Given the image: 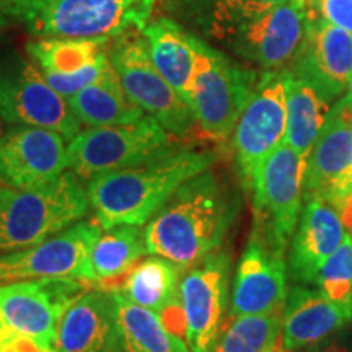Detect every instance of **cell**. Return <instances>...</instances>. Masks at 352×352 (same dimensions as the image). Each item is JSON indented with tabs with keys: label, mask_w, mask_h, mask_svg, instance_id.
Returning a JSON list of instances; mask_svg holds the SVG:
<instances>
[{
	"label": "cell",
	"mask_w": 352,
	"mask_h": 352,
	"mask_svg": "<svg viewBox=\"0 0 352 352\" xmlns=\"http://www.w3.org/2000/svg\"><path fill=\"white\" fill-rule=\"evenodd\" d=\"M118 305L122 352H191L188 342L166 327L155 311L113 292Z\"/></svg>",
	"instance_id": "4316f807"
},
{
	"label": "cell",
	"mask_w": 352,
	"mask_h": 352,
	"mask_svg": "<svg viewBox=\"0 0 352 352\" xmlns=\"http://www.w3.org/2000/svg\"><path fill=\"white\" fill-rule=\"evenodd\" d=\"M287 70L259 74L248 103L233 129V153L241 186L252 192L266 158L285 142L287 131Z\"/></svg>",
	"instance_id": "52a82bcc"
},
{
	"label": "cell",
	"mask_w": 352,
	"mask_h": 352,
	"mask_svg": "<svg viewBox=\"0 0 352 352\" xmlns=\"http://www.w3.org/2000/svg\"><path fill=\"white\" fill-rule=\"evenodd\" d=\"M307 158L283 142L266 158L253 184L254 226L287 248L302 214Z\"/></svg>",
	"instance_id": "7c38bea8"
},
{
	"label": "cell",
	"mask_w": 352,
	"mask_h": 352,
	"mask_svg": "<svg viewBox=\"0 0 352 352\" xmlns=\"http://www.w3.org/2000/svg\"><path fill=\"white\" fill-rule=\"evenodd\" d=\"M239 215V199L208 170L183 183L145 223L147 254L175 263L183 272L217 253Z\"/></svg>",
	"instance_id": "6da1fadb"
},
{
	"label": "cell",
	"mask_w": 352,
	"mask_h": 352,
	"mask_svg": "<svg viewBox=\"0 0 352 352\" xmlns=\"http://www.w3.org/2000/svg\"><path fill=\"white\" fill-rule=\"evenodd\" d=\"M155 0H0V12L33 38L108 43L151 20Z\"/></svg>",
	"instance_id": "3957f363"
},
{
	"label": "cell",
	"mask_w": 352,
	"mask_h": 352,
	"mask_svg": "<svg viewBox=\"0 0 352 352\" xmlns=\"http://www.w3.org/2000/svg\"><path fill=\"white\" fill-rule=\"evenodd\" d=\"M175 145L170 132L145 114L127 124L78 132L67 145V168L90 182L95 176L144 164Z\"/></svg>",
	"instance_id": "8992f818"
},
{
	"label": "cell",
	"mask_w": 352,
	"mask_h": 352,
	"mask_svg": "<svg viewBox=\"0 0 352 352\" xmlns=\"http://www.w3.org/2000/svg\"><path fill=\"white\" fill-rule=\"evenodd\" d=\"M346 230L336 209L320 197L305 201L297 228L290 239L289 271L292 279L315 283L324 263L340 248Z\"/></svg>",
	"instance_id": "44dd1931"
},
{
	"label": "cell",
	"mask_w": 352,
	"mask_h": 352,
	"mask_svg": "<svg viewBox=\"0 0 352 352\" xmlns=\"http://www.w3.org/2000/svg\"><path fill=\"white\" fill-rule=\"evenodd\" d=\"M230 283V256L217 252L183 272L179 300L184 340L191 352H214L226 323Z\"/></svg>",
	"instance_id": "4fadbf2b"
},
{
	"label": "cell",
	"mask_w": 352,
	"mask_h": 352,
	"mask_svg": "<svg viewBox=\"0 0 352 352\" xmlns=\"http://www.w3.org/2000/svg\"><path fill=\"white\" fill-rule=\"evenodd\" d=\"M126 95L135 107L160 122L170 134L184 138L196 124L195 114L182 95L158 72L142 34L116 39L108 52Z\"/></svg>",
	"instance_id": "30bf717a"
},
{
	"label": "cell",
	"mask_w": 352,
	"mask_h": 352,
	"mask_svg": "<svg viewBox=\"0 0 352 352\" xmlns=\"http://www.w3.org/2000/svg\"><path fill=\"white\" fill-rule=\"evenodd\" d=\"M103 41L41 38L26 44V54L41 69L44 78L65 100L100 80L111 67Z\"/></svg>",
	"instance_id": "ac0fdd59"
},
{
	"label": "cell",
	"mask_w": 352,
	"mask_h": 352,
	"mask_svg": "<svg viewBox=\"0 0 352 352\" xmlns=\"http://www.w3.org/2000/svg\"><path fill=\"white\" fill-rule=\"evenodd\" d=\"M331 206L336 209L338 215H340L346 233L352 236V192L340 197V199H336Z\"/></svg>",
	"instance_id": "1f68e13d"
},
{
	"label": "cell",
	"mask_w": 352,
	"mask_h": 352,
	"mask_svg": "<svg viewBox=\"0 0 352 352\" xmlns=\"http://www.w3.org/2000/svg\"><path fill=\"white\" fill-rule=\"evenodd\" d=\"M15 336V334H12L8 331V328L3 324V321L0 320V352H6L8 344H10L12 338Z\"/></svg>",
	"instance_id": "e575fe53"
},
{
	"label": "cell",
	"mask_w": 352,
	"mask_h": 352,
	"mask_svg": "<svg viewBox=\"0 0 352 352\" xmlns=\"http://www.w3.org/2000/svg\"><path fill=\"white\" fill-rule=\"evenodd\" d=\"M352 165V104L344 98L333 104L307 157L303 199L328 201Z\"/></svg>",
	"instance_id": "ffe728a7"
},
{
	"label": "cell",
	"mask_w": 352,
	"mask_h": 352,
	"mask_svg": "<svg viewBox=\"0 0 352 352\" xmlns=\"http://www.w3.org/2000/svg\"><path fill=\"white\" fill-rule=\"evenodd\" d=\"M0 120L56 131L67 142L82 131L67 100L47 83L32 57L20 54L0 59Z\"/></svg>",
	"instance_id": "ba28073f"
},
{
	"label": "cell",
	"mask_w": 352,
	"mask_h": 352,
	"mask_svg": "<svg viewBox=\"0 0 352 352\" xmlns=\"http://www.w3.org/2000/svg\"><path fill=\"white\" fill-rule=\"evenodd\" d=\"M59 132L12 126L0 138V179L12 188L54 182L67 170V145Z\"/></svg>",
	"instance_id": "e0dca14e"
},
{
	"label": "cell",
	"mask_w": 352,
	"mask_h": 352,
	"mask_svg": "<svg viewBox=\"0 0 352 352\" xmlns=\"http://www.w3.org/2000/svg\"><path fill=\"white\" fill-rule=\"evenodd\" d=\"M215 160L214 151L175 145L140 165L95 176L87 191L96 222L103 230L116 226L144 227L176 189L212 168Z\"/></svg>",
	"instance_id": "7a4b0ae2"
},
{
	"label": "cell",
	"mask_w": 352,
	"mask_h": 352,
	"mask_svg": "<svg viewBox=\"0 0 352 352\" xmlns=\"http://www.w3.org/2000/svg\"><path fill=\"white\" fill-rule=\"evenodd\" d=\"M87 188L74 171L34 188H0V252L47 240L87 215Z\"/></svg>",
	"instance_id": "277c9868"
},
{
	"label": "cell",
	"mask_w": 352,
	"mask_h": 352,
	"mask_svg": "<svg viewBox=\"0 0 352 352\" xmlns=\"http://www.w3.org/2000/svg\"><path fill=\"white\" fill-rule=\"evenodd\" d=\"M263 352H296V351L289 349V347L284 344L283 334H280V336L277 338V340H276L274 342H272V344H271L270 347H266V349H264Z\"/></svg>",
	"instance_id": "d590c367"
},
{
	"label": "cell",
	"mask_w": 352,
	"mask_h": 352,
	"mask_svg": "<svg viewBox=\"0 0 352 352\" xmlns=\"http://www.w3.org/2000/svg\"><path fill=\"white\" fill-rule=\"evenodd\" d=\"M103 227L78 220L41 243L0 254V284L34 279H76L90 283L91 250Z\"/></svg>",
	"instance_id": "8fae6325"
},
{
	"label": "cell",
	"mask_w": 352,
	"mask_h": 352,
	"mask_svg": "<svg viewBox=\"0 0 352 352\" xmlns=\"http://www.w3.org/2000/svg\"><path fill=\"white\" fill-rule=\"evenodd\" d=\"M314 12L352 34V0H307Z\"/></svg>",
	"instance_id": "4dcf8cb0"
},
{
	"label": "cell",
	"mask_w": 352,
	"mask_h": 352,
	"mask_svg": "<svg viewBox=\"0 0 352 352\" xmlns=\"http://www.w3.org/2000/svg\"><path fill=\"white\" fill-rule=\"evenodd\" d=\"M253 2H256V3H261V6L272 7V6H277V3H284V2H289V0H253Z\"/></svg>",
	"instance_id": "8d00e7d4"
},
{
	"label": "cell",
	"mask_w": 352,
	"mask_h": 352,
	"mask_svg": "<svg viewBox=\"0 0 352 352\" xmlns=\"http://www.w3.org/2000/svg\"><path fill=\"white\" fill-rule=\"evenodd\" d=\"M283 334V310L230 316L214 352H263Z\"/></svg>",
	"instance_id": "f1b7e54d"
},
{
	"label": "cell",
	"mask_w": 352,
	"mask_h": 352,
	"mask_svg": "<svg viewBox=\"0 0 352 352\" xmlns=\"http://www.w3.org/2000/svg\"><path fill=\"white\" fill-rule=\"evenodd\" d=\"M287 70L333 103L346 94L352 77V34L310 8L305 36Z\"/></svg>",
	"instance_id": "2e32d148"
},
{
	"label": "cell",
	"mask_w": 352,
	"mask_h": 352,
	"mask_svg": "<svg viewBox=\"0 0 352 352\" xmlns=\"http://www.w3.org/2000/svg\"><path fill=\"white\" fill-rule=\"evenodd\" d=\"M285 90H287L285 142L307 158L327 121L331 103L311 83L296 77L289 70Z\"/></svg>",
	"instance_id": "484cf974"
},
{
	"label": "cell",
	"mask_w": 352,
	"mask_h": 352,
	"mask_svg": "<svg viewBox=\"0 0 352 352\" xmlns=\"http://www.w3.org/2000/svg\"><path fill=\"white\" fill-rule=\"evenodd\" d=\"M2 134H3V131H2V120H0V138H2Z\"/></svg>",
	"instance_id": "ab89813d"
},
{
	"label": "cell",
	"mask_w": 352,
	"mask_h": 352,
	"mask_svg": "<svg viewBox=\"0 0 352 352\" xmlns=\"http://www.w3.org/2000/svg\"><path fill=\"white\" fill-rule=\"evenodd\" d=\"M140 34L147 43L148 54L158 72L188 104L191 103L192 78L197 59V36L184 30L178 21L166 16L148 21L140 30Z\"/></svg>",
	"instance_id": "cb8c5ba5"
},
{
	"label": "cell",
	"mask_w": 352,
	"mask_h": 352,
	"mask_svg": "<svg viewBox=\"0 0 352 352\" xmlns=\"http://www.w3.org/2000/svg\"><path fill=\"white\" fill-rule=\"evenodd\" d=\"M285 250L253 223L248 243L236 264L228 316L283 310L287 298Z\"/></svg>",
	"instance_id": "9a60e30c"
},
{
	"label": "cell",
	"mask_w": 352,
	"mask_h": 352,
	"mask_svg": "<svg viewBox=\"0 0 352 352\" xmlns=\"http://www.w3.org/2000/svg\"><path fill=\"white\" fill-rule=\"evenodd\" d=\"M310 352H352L349 346H346L344 342L338 341V340H331L327 342H318V344L311 346Z\"/></svg>",
	"instance_id": "836d02e7"
},
{
	"label": "cell",
	"mask_w": 352,
	"mask_h": 352,
	"mask_svg": "<svg viewBox=\"0 0 352 352\" xmlns=\"http://www.w3.org/2000/svg\"><path fill=\"white\" fill-rule=\"evenodd\" d=\"M352 320V307L334 302L321 290L292 287L283 308V341L292 351L327 341Z\"/></svg>",
	"instance_id": "603a6c76"
},
{
	"label": "cell",
	"mask_w": 352,
	"mask_h": 352,
	"mask_svg": "<svg viewBox=\"0 0 352 352\" xmlns=\"http://www.w3.org/2000/svg\"><path fill=\"white\" fill-rule=\"evenodd\" d=\"M147 253L142 227L116 226L107 228L91 250V274L95 283L120 280Z\"/></svg>",
	"instance_id": "83f0119b"
},
{
	"label": "cell",
	"mask_w": 352,
	"mask_h": 352,
	"mask_svg": "<svg viewBox=\"0 0 352 352\" xmlns=\"http://www.w3.org/2000/svg\"><path fill=\"white\" fill-rule=\"evenodd\" d=\"M182 274L183 271L170 259L151 254L135 264L113 292H120L135 305L155 311L171 331L179 333L184 340V315L179 300Z\"/></svg>",
	"instance_id": "7402d4cb"
},
{
	"label": "cell",
	"mask_w": 352,
	"mask_h": 352,
	"mask_svg": "<svg viewBox=\"0 0 352 352\" xmlns=\"http://www.w3.org/2000/svg\"><path fill=\"white\" fill-rule=\"evenodd\" d=\"M67 103L77 120L88 127L127 124L145 116L126 95L113 65L100 80L67 98Z\"/></svg>",
	"instance_id": "d4e9b609"
},
{
	"label": "cell",
	"mask_w": 352,
	"mask_h": 352,
	"mask_svg": "<svg viewBox=\"0 0 352 352\" xmlns=\"http://www.w3.org/2000/svg\"><path fill=\"white\" fill-rule=\"evenodd\" d=\"M87 290L76 279H34L0 284V320L15 336L43 352H56L57 328L65 310Z\"/></svg>",
	"instance_id": "9c48e42d"
},
{
	"label": "cell",
	"mask_w": 352,
	"mask_h": 352,
	"mask_svg": "<svg viewBox=\"0 0 352 352\" xmlns=\"http://www.w3.org/2000/svg\"><path fill=\"white\" fill-rule=\"evenodd\" d=\"M315 284L331 300L352 307V236L347 235L340 248L324 263Z\"/></svg>",
	"instance_id": "f546056e"
},
{
	"label": "cell",
	"mask_w": 352,
	"mask_h": 352,
	"mask_svg": "<svg viewBox=\"0 0 352 352\" xmlns=\"http://www.w3.org/2000/svg\"><path fill=\"white\" fill-rule=\"evenodd\" d=\"M349 192H352V165H351V168L346 171V175L342 176L341 182L336 184L333 196L329 197L327 202H329V204H333L334 201L340 199V197H342V196L349 195Z\"/></svg>",
	"instance_id": "d6a6232c"
},
{
	"label": "cell",
	"mask_w": 352,
	"mask_h": 352,
	"mask_svg": "<svg viewBox=\"0 0 352 352\" xmlns=\"http://www.w3.org/2000/svg\"><path fill=\"white\" fill-rule=\"evenodd\" d=\"M342 98H344L347 103L352 104V77H351V82H349V85H347V90H346V94H344V96H342Z\"/></svg>",
	"instance_id": "f35d334b"
},
{
	"label": "cell",
	"mask_w": 352,
	"mask_h": 352,
	"mask_svg": "<svg viewBox=\"0 0 352 352\" xmlns=\"http://www.w3.org/2000/svg\"><path fill=\"white\" fill-rule=\"evenodd\" d=\"M258 78V72L232 63L226 54L197 38L189 107L206 138L214 142H223L230 138Z\"/></svg>",
	"instance_id": "5b68a950"
},
{
	"label": "cell",
	"mask_w": 352,
	"mask_h": 352,
	"mask_svg": "<svg viewBox=\"0 0 352 352\" xmlns=\"http://www.w3.org/2000/svg\"><path fill=\"white\" fill-rule=\"evenodd\" d=\"M56 352H122L113 292L85 290L65 310L57 328Z\"/></svg>",
	"instance_id": "d6986e66"
},
{
	"label": "cell",
	"mask_w": 352,
	"mask_h": 352,
	"mask_svg": "<svg viewBox=\"0 0 352 352\" xmlns=\"http://www.w3.org/2000/svg\"><path fill=\"white\" fill-rule=\"evenodd\" d=\"M8 23H10V20H8V19H7V16H6V15H3V13H2V12H0V34H2V33H3V30H6V28H7V26H8Z\"/></svg>",
	"instance_id": "74e56055"
},
{
	"label": "cell",
	"mask_w": 352,
	"mask_h": 352,
	"mask_svg": "<svg viewBox=\"0 0 352 352\" xmlns=\"http://www.w3.org/2000/svg\"><path fill=\"white\" fill-rule=\"evenodd\" d=\"M308 15L307 0L277 3L236 26L222 44L264 70H283L300 47Z\"/></svg>",
	"instance_id": "5bb4252c"
}]
</instances>
